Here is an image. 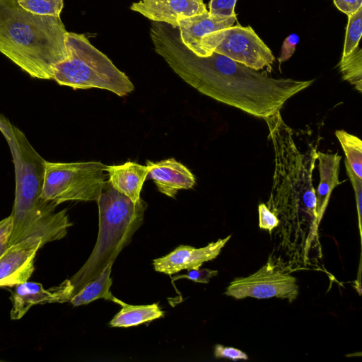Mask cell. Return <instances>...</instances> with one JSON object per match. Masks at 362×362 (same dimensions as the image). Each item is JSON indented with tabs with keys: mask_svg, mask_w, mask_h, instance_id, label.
<instances>
[{
	"mask_svg": "<svg viewBox=\"0 0 362 362\" xmlns=\"http://www.w3.org/2000/svg\"><path fill=\"white\" fill-rule=\"evenodd\" d=\"M156 52L185 82L201 93L264 118L280 111L314 79L274 78L213 52L198 57L182 42L177 27L155 22L150 31Z\"/></svg>",
	"mask_w": 362,
	"mask_h": 362,
	"instance_id": "1",
	"label": "cell"
},
{
	"mask_svg": "<svg viewBox=\"0 0 362 362\" xmlns=\"http://www.w3.org/2000/svg\"><path fill=\"white\" fill-rule=\"evenodd\" d=\"M0 131L10 147L16 177L8 245L30 238H40L45 245L63 238L72 226L67 210L57 211V203L41 197L46 160L23 133L2 116Z\"/></svg>",
	"mask_w": 362,
	"mask_h": 362,
	"instance_id": "2",
	"label": "cell"
},
{
	"mask_svg": "<svg viewBox=\"0 0 362 362\" xmlns=\"http://www.w3.org/2000/svg\"><path fill=\"white\" fill-rule=\"evenodd\" d=\"M274 152L273 182L267 207L279 223L305 222L317 227L313 173L317 151L310 145L305 153L297 147L291 127L280 111L263 118Z\"/></svg>",
	"mask_w": 362,
	"mask_h": 362,
	"instance_id": "3",
	"label": "cell"
},
{
	"mask_svg": "<svg viewBox=\"0 0 362 362\" xmlns=\"http://www.w3.org/2000/svg\"><path fill=\"white\" fill-rule=\"evenodd\" d=\"M60 17L23 9L18 0H0V52L31 77L53 78L54 66L66 57Z\"/></svg>",
	"mask_w": 362,
	"mask_h": 362,
	"instance_id": "4",
	"label": "cell"
},
{
	"mask_svg": "<svg viewBox=\"0 0 362 362\" xmlns=\"http://www.w3.org/2000/svg\"><path fill=\"white\" fill-rule=\"evenodd\" d=\"M99 230L93 250L83 267L66 279L71 297L95 279L129 245L143 223L147 204L141 199L133 202L107 181L97 199Z\"/></svg>",
	"mask_w": 362,
	"mask_h": 362,
	"instance_id": "5",
	"label": "cell"
},
{
	"mask_svg": "<svg viewBox=\"0 0 362 362\" xmlns=\"http://www.w3.org/2000/svg\"><path fill=\"white\" fill-rule=\"evenodd\" d=\"M66 57L53 67V80L73 89L100 88L123 97L134 90L129 77L83 34L66 32Z\"/></svg>",
	"mask_w": 362,
	"mask_h": 362,
	"instance_id": "6",
	"label": "cell"
},
{
	"mask_svg": "<svg viewBox=\"0 0 362 362\" xmlns=\"http://www.w3.org/2000/svg\"><path fill=\"white\" fill-rule=\"evenodd\" d=\"M107 165L98 161H45L41 197L58 205L68 201H97L107 181Z\"/></svg>",
	"mask_w": 362,
	"mask_h": 362,
	"instance_id": "7",
	"label": "cell"
},
{
	"mask_svg": "<svg viewBox=\"0 0 362 362\" xmlns=\"http://www.w3.org/2000/svg\"><path fill=\"white\" fill-rule=\"evenodd\" d=\"M214 52L256 71L266 68L270 71L275 59L270 49L250 26L239 24L219 30L207 38L202 57Z\"/></svg>",
	"mask_w": 362,
	"mask_h": 362,
	"instance_id": "8",
	"label": "cell"
},
{
	"mask_svg": "<svg viewBox=\"0 0 362 362\" xmlns=\"http://www.w3.org/2000/svg\"><path fill=\"white\" fill-rule=\"evenodd\" d=\"M224 293L238 300L276 297L292 303L298 295V286L296 278L275 264L270 255L267 264L254 274L234 279Z\"/></svg>",
	"mask_w": 362,
	"mask_h": 362,
	"instance_id": "9",
	"label": "cell"
},
{
	"mask_svg": "<svg viewBox=\"0 0 362 362\" xmlns=\"http://www.w3.org/2000/svg\"><path fill=\"white\" fill-rule=\"evenodd\" d=\"M42 246L40 238H30L10 245L0 257V287L27 281L35 270L36 253Z\"/></svg>",
	"mask_w": 362,
	"mask_h": 362,
	"instance_id": "10",
	"label": "cell"
},
{
	"mask_svg": "<svg viewBox=\"0 0 362 362\" xmlns=\"http://www.w3.org/2000/svg\"><path fill=\"white\" fill-rule=\"evenodd\" d=\"M230 237L231 235L200 248L180 245L167 255L154 259V269L171 275L183 269H199L204 262L215 259Z\"/></svg>",
	"mask_w": 362,
	"mask_h": 362,
	"instance_id": "11",
	"label": "cell"
},
{
	"mask_svg": "<svg viewBox=\"0 0 362 362\" xmlns=\"http://www.w3.org/2000/svg\"><path fill=\"white\" fill-rule=\"evenodd\" d=\"M71 292L66 280L59 285L45 289L40 283L25 281L16 285L11 295V320L23 317L30 308L37 304L69 302Z\"/></svg>",
	"mask_w": 362,
	"mask_h": 362,
	"instance_id": "12",
	"label": "cell"
},
{
	"mask_svg": "<svg viewBox=\"0 0 362 362\" xmlns=\"http://www.w3.org/2000/svg\"><path fill=\"white\" fill-rule=\"evenodd\" d=\"M236 14L232 16L211 15L209 11L180 19L177 28L182 42L198 57H203V46L215 32L233 25Z\"/></svg>",
	"mask_w": 362,
	"mask_h": 362,
	"instance_id": "13",
	"label": "cell"
},
{
	"mask_svg": "<svg viewBox=\"0 0 362 362\" xmlns=\"http://www.w3.org/2000/svg\"><path fill=\"white\" fill-rule=\"evenodd\" d=\"M131 9L158 23L178 26L180 19L208 11L203 1L198 0H141L134 3Z\"/></svg>",
	"mask_w": 362,
	"mask_h": 362,
	"instance_id": "14",
	"label": "cell"
},
{
	"mask_svg": "<svg viewBox=\"0 0 362 362\" xmlns=\"http://www.w3.org/2000/svg\"><path fill=\"white\" fill-rule=\"evenodd\" d=\"M148 168L147 177L153 180L158 190L174 198L181 189H191L195 184V177L184 165L174 158L158 162L146 161Z\"/></svg>",
	"mask_w": 362,
	"mask_h": 362,
	"instance_id": "15",
	"label": "cell"
},
{
	"mask_svg": "<svg viewBox=\"0 0 362 362\" xmlns=\"http://www.w3.org/2000/svg\"><path fill=\"white\" fill-rule=\"evenodd\" d=\"M108 182L117 192L133 202L140 199V194L148 173V168L135 162L128 161L122 165L106 167Z\"/></svg>",
	"mask_w": 362,
	"mask_h": 362,
	"instance_id": "16",
	"label": "cell"
},
{
	"mask_svg": "<svg viewBox=\"0 0 362 362\" xmlns=\"http://www.w3.org/2000/svg\"><path fill=\"white\" fill-rule=\"evenodd\" d=\"M317 154L320 183L315 190V197L316 214L320 223L328 205L332 190L341 184L339 175L341 157L337 153H325L317 151Z\"/></svg>",
	"mask_w": 362,
	"mask_h": 362,
	"instance_id": "17",
	"label": "cell"
},
{
	"mask_svg": "<svg viewBox=\"0 0 362 362\" xmlns=\"http://www.w3.org/2000/svg\"><path fill=\"white\" fill-rule=\"evenodd\" d=\"M112 302L121 305L120 310L110 322L112 327H129L163 317L164 312L157 303L134 305L114 297Z\"/></svg>",
	"mask_w": 362,
	"mask_h": 362,
	"instance_id": "18",
	"label": "cell"
},
{
	"mask_svg": "<svg viewBox=\"0 0 362 362\" xmlns=\"http://www.w3.org/2000/svg\"><path fill=\"white\" fill-rule=\"evenodd\" d=\"M112 264L113 262L107 264L95 279L86 284L71 298L69 303L74 306H79L99 298L112 301L115 297L110 291L112 284L110 277Z\"/></svg>",
	"mask_w": 362,
	"mask_h": 362,
	"instance_id": "19",
	"label": "cell"
},
{
	"mask_svg": "<svg viewBox=\"0 0 362 362\" xmlns=\"http://www.w3.org/2000/svg\"><path fill=\"white\" fill-rule=\"evenodd\" d=\"M335 135L346 156V160L353 172L362 179V141L344 130H337Z\"/></svg>",
	"mask_w": 362,
	"mask_h": 362,
	"instance_id": "20",
	"label": "cell"
},
{
	"mask_svg": "<svg viewBox=\"0 0 362 362\" xmlns=\"http://www.w3.org/2000/svg\"><path fill=\"white\" fill-rule=\"evenodd\" d=\"M362 51L357 47L352 53L341 57L339 64L344 80L352 84L360 93L362 91Z\"/></svg>",
	"mask_w": 362,
	"mask_h": 362,
	"instance_id": "21",
	"label": "cell"
},
{
	"mask_svg": "<svg viewBox=\"0 0 362 362\" xmlns=\"http://www.w3.org/2000/svg\"><path fill=\"white\" fill-rule=\"evenodd\" d=\"M362 35V7L349 16L342 57L352 53L358 45Z\"/></svg>",
	"mask_w": 362,
	"mask_h": 362,
	"instance_id": "22",
	"label": "cell"
},
{
	"mask_svg": "<svg viewBox=\"0 0 362 362\" xmlns=\"http://www.w3.org/2000/svg\"><path fill=\"white\" fill-rule=\"evenodd\" d=\"M25 10L36 15L60 17L63 0H18Z\"/></svg>",
	"mask_w": 362,
	"mask_h": 362,
	"instance_id": "23",
	"label": "cell"
},
{
	"mask_svg": "<svg viewBox=\"0 0 362 362\" xmlns=\"http://www.w3.org/2000/svg\"><path fill=\"white\" fill-rule=\"evenodd\" d=\"M347 175L349 177L354 191L356 202V208L358 217V228L360 236L361 237V216H362V179L359 178L351 170L349 164L345 159L344 161Z\"/></svg>",
	"mask_w": 362,
	"mask_h": 362,
	"instance_id": "24",
	"label": "cell"
},
{
	"mask_svg": "<svg viewBox=\"0 0 362 362\" xmlns=\"http://www.w3.org/2000/svg\"><path fill=\"white\" fill-rule=\"evenodd\" d=\"M259 227L267 230L270 233L279 224V219L265 204H260L258 206Z\"/></svg>",
	"mask_w": 362,
	"mask_h": 362,
	"instance_id": "25",
	"label": "cell"
},
{
	"mask_svg": "<svg viewBox=\"0 0 362 362\" xmlns=\"http://www.w3.org/2000/svg\"><path fill=\"white\" fill-rule=\"evenodd\" d=\"M218 274L217 270L210 269H194L187 270L185 274L174 276L173 280L187 279L196 283L208 284L210 279Z\"/></svg>",
	"mask_w": 362,
	"mask_h": 362,
	"instance_id": "26",
	"label": "cell"
},
{
	"mask_svg": "<svg viewBox=\"0 0 362 362\" xmlns=\"http://www.w3.org/2000/svg\"><path fill=\"white\" fill-rule=\"evenodd\" d=\"M237 0H210L209 13L219 16H232Z\"/></svg>",
	"mask_w": 362,
	"mask_h": 362,
	"instance_id": "27",
	"label": "cell"
},
{
	"mask_svg": "<svg viewBox=\"0 0 362 362\" xmlns=\"http://www.w3.org/2000/svg\"><path fill=\"white\" fill-rule=\"evenodd\" d=\"M214 356L216 358H229L233 361L248 359V356L240 349L224 346L221 344H216L215 346Z\"/></svg>",
	"mask_w": 362,
	"mask_h": 362,
	"instance_id": "28",
	"label": "cell"
},
{
	"mask_svg": "<svg viewBox=\"0 0 362 362\" xmlns=\"http://www.w3.org/2000/svg\"><path fill=\"white\" fill-rule=\"evenodd\" d=\"M298 42L299 37L296 33L291 34L284 40L279 57L278 58L280 64L287 61L291 57Z\"/></svg>",
	"mask_w": 362,
	"mask_h": 362,
	"instance_id": "29",
	"label": "cell"
},
{
	"mask_svg": "<svg viewBox=\"0 0 362 362\" xmlns=\"http://www.w3.org/2000/svg\"><path fill=\"white\" fill-rule=\"evenodd\" d=\"M337 8L348 16L362 7V0H333Z\"/></svg>",
	"mask_w": 362,
	"mask_h": 362,
	"instance_id": "30",
	"label": "cell"
},
{
	"mask_svg": "<svg viewBox=\"0 0 362 362\" xmlns=\"http://www.w3.org/2000/svg\"><path fill=\"white\" fill-rule=\"evenodd\" d=\"M12 228V218L11 215L0 221V239L7 234H11Z\"/></svg>",
	"mask_w": 362,
	"mask_h": 362,
	"instance_id": "31",
	"label": "cell"
},
{
	"mask_svg": "<svg viewBox=\"0 0 362 362\" xmlns=\"http://www.w3.org/2000/svg\"><path fill=\"white\" fill-rule=\"evenodd\" d=\"M10 234L5 235L0 239V257L6 250L8 246Z\"/></svg>",
	"mask_w": 362,
	"mask_h": 362,
	"instance_id": "32",
	"label": "cell"
},
{
	"mask_svg": "<svg viewBox=\"0 0 362 362\" xmlns=\"http://www.w3.org/2000/svg\"><path fill=\"white\" fill-rule=\"evenodd\" d=\"M198 1H203V0H198Z\"/></svg>",
	"mask_w": 362,
	"mask_h": 362,
	"instance_id": "33",
	"label": "cell"
}]
</instances>
